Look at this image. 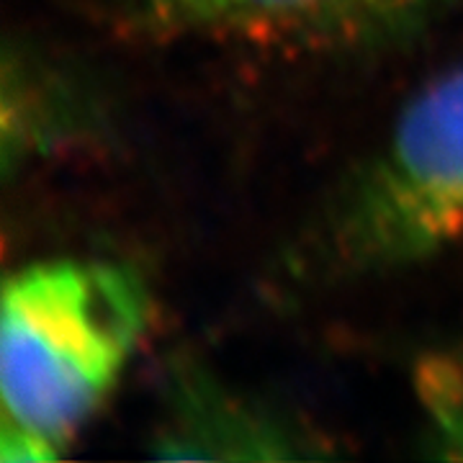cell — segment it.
<instances>
[{"instance_id":"cell-2","label":"cell","mask_w":463,"mask_h":463,"mask_svg":"<svg viewBox=\"0 0 463 463\" xmlns=\"http://www.w3.org/2000/svg\"><path fill=\"white\" fill-rule=\"evenodd\" d=\"M463 234V67L438 78L399 116L389 147L340 216L353 263L392 265Z\"/></svg>"},{"instance_id":"cell-1","label":"cell","mask_w":463,"mask_h":463,"mask_svg":"<svg viewBox=\"0 0 463 463\" xmlns=\"http://www.w3.org/2000/svg\"><path fill=\"white\" fill-rule=\"evenodd\" d=\"M149 297L132 268L47 260L3 288V463L52 461L116 386L147 327Z\"/></svg>"},{"instance_id":"cell-3","label":"cell","mask_w":463,"mask_h":463,"mask_svg":"<svg viewBox=\"0 0 463 463\" xmlns=\"http://www.w3.org/2000/svg\"><path fill=\"white\" fill-rule=\"evenodd\" d=\"M330 0H132V5L160 26L214 29L317 18Z\"/></svg>"},{"instance_id":"cell-5","label":"cell","mask_w":463,"mask_h":463,"mask_svg":"<svg viewBox=\"0 0 463 463\" xmlns=\"http://www.w3.org/2000/svg\"><path fill=\"white\" fill-rule=\"evenodd\" d=\"M448 0H330L319 14V24L345 36H381L410 29L428 18Z\"/></svg>"},{"instance_id":"cell-4","label":"cell","mask_w":463,"mask_h":463,"mask_svg":"<svg viewBox=\"0 0 463 463\" xmlns=\"http://www.w3.org/2000/svg\"><path fill=\"white\" fill-rule=\"evenodd\" d=\"M417 399L432 458L463 461V347L420 365Z\"/></svg>"}]
</instances>
